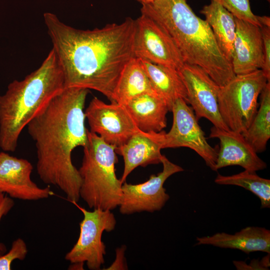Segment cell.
<instances>
[{
    "mask_svg": "<svg viewBox=\"0 0 270 270\" xmlns=\"http://www.w3.org/2000/svg\"><path fill=\"white\" fill-rule=\"evenodd\" d=\"M66 88L98 91L111 102L121 72L134 58V20L92 30L68 26L54 14H44Z\"/></svg>",
    "mask_w": 270,
    "mask_h": 270,
    "instance_id": "1",
    "label": "cell"
},
{
    "mask_svg": "<svg viewBox=\"0 0 270 270\" xmlns=\"http://www.w3.org/2000/svg\"><path fill=\"white\" fill-rule=\"evenodd\" d=\"M88 90L65 88L26 126L35 142L40 178L60 188L72 203L80 198L82 180L72 154L88 143L84 111Z\"/></svg>",
    "mask_w": 270,
    "mask_h": 270,
    "instance_id": "2",
    "label": "cell"
},
{
    "mask_svg": "<svg viewBox=\"0 0 270 270\" xmlns=\"http://www.w3.org/2000/svg\"><path fill=\"white\" fill-rule=\"evenodd\" d=\"M140 12L168 34L185 63L201 68L220 86L235 76L210 26L194 13L186 0H155L142 4Z\"/></svg>",
    "mask_w": 270,
    "mask_h": 270,
    "instance_id": "3",
    "label": "cell"
},
{
    "mask_svg": "<svg viewBox=\"0 0 270 270\" xmlns=\"http://www.w3.org/2000/svg\"><path fill=\"white\" fill-rule=\"evenodd\" d=\"M63 72L52 49L41 65L0 96V148L14 152L28 124L65 88Z\"/></svg>",
    "mask_w": 270,
    "mask_h": 270,
    "instance_id": "4",
    "label": "cell"
},
{
    "mask_svg": "<svg viewBox=\"0 0 270 270\" xmlns=\"http://www.w3.org/2000/svg\"><path fill=\"white\" fill-rule=\"evenodd\" d=\"M88 136L78 170L82 180L80 198L90 208L112 210L119 206L122 196V184L116 174V147L88 130Z\"/></svg>",
    "mask_w": 270,
    "mask_h": 270,
    "instance_id": "5",
    "label": "cell"
},
{
    "mask_svg": "<svg viewBox=\"0 0 270 270\" xmlns=\"http://www.w3.org/2000/svg\"><path fill=\"white\" fill-rule=\"evenodd\" d=\"M268 82L261 70L236 75L220 86L218 106L220 116L230 130L243 133L258 110V99Z\"/></svg>",
    "mask_w": 270,
    "mask_h": 270,
    "instance_id": "6",
    "label": "cell"
},
{
    "mask_svg": "<svg viewBox=\"0 0 270 270\" xmlns=\"http://www.w3.org/2000/svg\"><path fill=\"white\" fill-rule=\"evenodd\" d=\"M172 128L168 132H156L157 140L162 148L186 147L196 152L206 166L216 171L218 150L207 141L192 108L182 98L174 102Z\"/></svg>",
    "mask_w": 270,
    "mask_h": 270,
    "instance_id": "7",
    "label": "cell"
},
{
    "mask_svg": "<svg viewBox=\"0 0 270 270\" xmlns=\"http://www.w3.org/2000/svg\"><path fill=\"white\" fill-rule=\"evenodd\" d=\"M74 202L82 211L84 218L80 223L78 238L65 256L70 263L86 262L91 270H98L104 263L106 246L102 241L104 231L110 232L116 227V221L110 210L94 208L88 211Z\"/></svg>",
    "mask_w": 270,
    "mask_h": 270,
    "instance_id": "8",
    "label": "cell"
},
{
    "mask_svg": "<svg viewBox=\"0 0 270 270\" xmlns=\"http://www.w3.org/2000/svg\"><path fill=\"white\" fill-rule=\"evenodd\" d=\"M134 58L179 70L185 63L170 36L154 20L141 16L134 20Z\"/></svg>",
    "mask_w": 270,
    "mask_h": 270,
    "instance_id": "9",
    "label": "cell"
},
{
    "mask_svg": "<svg viewBox=\"0 0 270 270\" xmlns=\"http://www.w3.org/2000/svg\"><path fill=\"white\" fill-rule=\"evenodd\" d=\"M161 163L163 168L152 174L146 182L136 184L124 182L122 186V196L118 207L123 214L160 210L170 198L164 187L166 180L172 174L184 171L180 166L171 162L164 155Z\"/></svg>",
    "mask_w": 270,
    "mask_h": 270,
    "instance_id": "10",
    "label": "cell"
},
{
    "mask_svg": "<svg viewBox=\"0 0 270 270\" xmlns=\"http://www.w3.org/2000/svg\"><path fill=\"white\" fill-rule=\"evenodd\" d=\"M84 114L90 131L116 148L125 144L139 130L124 106L116 102L106 104L94 96Z\"/></svg>",
    "mask_w": 270,
    "mask_h": 270,
    "instance_id": "11",
    "label": "cell"
},
{
    "mask_svg": "<svg viewBox=\"0 0 270 270\" xmlns=\"http://www.w3.org/2000/svg\"><path fill=\"white\" fill-rule=\"evenodd\" d=\"M186 88L188 103L198 120L204 118L217 128L229 130L219 112L220 86L198 66L184 63L178 70Z\"/></svg>",
    "mask_w": 270,
    "mask_h": 270,
    "instance_id": "12",
    "label": "cell"
},
{
    "mask_svg": "<svg viewBox=\"0 0 270 270\" xmlns=\"http://www.w3.org/2000/svg\"><path fill=\"white\" fill-rule=\"evenodd\" d=\"M33 170L27 160L0 152V193L24 200H38L52 195L49 186L42 188L31 178Z\"/></svg>",
    "mask_w": 270,
    "mask_h": 270,
    "instance_id": "13",
    "label": "cell"
},
{
    "mask_svg": "<svg viewBox=\"0 0 270 270\" xmlns=\"http://www.w3.org/2000/svg\"><path fill=\"white\" fill-rule=\"evenodd\" d=\"M209 137L220 141L216 171L228 166H239L245 170L256 172L266 168L242 133L213 126Z\"/></svg>",
    "mask_w": 270,
    "mask_h": 270,
    "instance_id": "14",
    "label": "cell"
},
{
    "mask_svg": "<svg viewBox=\"0 0 270 270\" xmlns=\"http://www.w3.org/2000/svg\"><path fill=\"white\" fill-rule=\"evenodd\" d=\"M236 32L231 64L236 75L261 70L263 64V42L258 26L236 18Z\"/></svg>",
    "mask_w": 270,
    "mask_h": 270,
    "instance_id": "15",
    "label": "cell"
},
{
    "mask_svg": "<svg viewBox=\"0 0 270 270\" xmlns=\"http://www.w3.org/2000/svg\"><path fill=\"white\" fill-rule=\"evenodd\" d=\"M156 132H144L140 130L115 151L123 157L124 169L120 179L123 184L137 167L161 163L162 149L158 142Z\"/></svg>",
    "mask_w": 270,
    "mask_h": 270,
    "instance_id": "16",
    "label": "cell"
},
{
    "mask_svg": "<svg viewBox=\"0 0 270 270\" xmlns=\"http://www.w3.org/2000/svg\"><path fill=\"white\" fill-rule=\"evenodd\" d=\"M196 241L197 245L237 249L246 254L257 251L270 253V231L264 228L248 226L233 234L217 232L210 236L197 237Z\"/></svg>",
    "mask_w": 270,
    "mask_h": 270,
    "instance_id": "17",
    "label": "cell"
},
{
    "mask_svg": "<svg viewBox=\"0 0 270 270\" xmlns=\"http://www.w3.org/2000/svg\"><path fill=\"white\" fill-rule=\"evenodd\" d=\"M137 128L144 132H160L166 126L169 109L157 94L145 93L137 96L124 105Z\"/></svg>",
    "mask_w": 270,
    "mask_h": 270,
    "instance_id": "18",
    "label": "cell"
},
{
    "mask_svg": "<svg viewBox=\"0 0 270 270\" xmlns=\"http://www.w3.org/2000/svg\"><path fill=\"white\" fill-rule=\"evenodd\" d=\"M139 60L153 89L166 102L169 111L178 98H182L188 103L186 88L178 70Z\"/></svg>",
    "mask_w": 270,
    "mask_h": 270,
    "instance_id": "19",
    "label": "cell"
},
{
    "mask_svg": "<svg viewBox=\"0 0 270 270\" xmlns=\"http://www.w3.org/2000/svg\"><path fill=\"white\" fill-rule=\"evenodd\" d=\"M210 26L219 47L231 62L236 36V17L222 6L211 0L200 10Z\"/></svg>",
    "mask_w": 270,
    "mask_h": 270,
    "instance_id": "20",
    "label": "cell"
},
{
    "mask_svg": "<svg viewBox=\"0 0 270 270\" xmlns=\"http://www.w3.org/2000/svg\"><path fill=\"white\" fill-rule=\"evenodd\" d=\"M145 93L156 94L139 58H133L122 70L113 96V102L124 105Z\"/></svg>",
    "mask_w": 270,
    "mask_h": 270,
    "instance_id": "21",
    "label": "cell"
},
{
    "mask_svg": "<svg viewBox=\"0 0 270 270\" xmlns=\"http://www.w3.org/2000/svg\"><path fill=\"white\" fill-rule=\"evenodd\" d=\"M259 108L247 130L242 133L257 153L264 152L270 138V82L260 94Z\"/></svg>",
    "mask_w": 270,
    "mask_h": 270,
    "instance_id": "22",
    "label": "cell"
},
{
    "mask_svg": "<svg viewBox=\"0 0 270 270\" xmlns=\"http://www.w3.org/2000/svg\"><path fill=\"white\" fill-rule=\"evenodd\" d=\"M214 182L221 185L242 187L256 195L260 200V208H270V180L260 176L256 172L245 170L231 176L219 174Z\"/></svg>",
    "mask_w": 270,
    "mask_h": 270,
    "instance_id": "23",
    "label": "cell"
},
{
    "mask_svg": "<svg viewBox=\"0 0 270 270\" xmlns=\"http://www.w3.org/2000/svg\"><path fill=\"white\" fill-rule=\"evenodd\" d=\"M224 8L236 18L260 27L257 16L250 8V0H213Z\"/></svg>",
    "mask_w": 270,
    "mask_h": 270,
    "instance_id": "24",
    "label": "cell"
},
{
    "mask_svg": "<svg viewBox=\"0 0 270 270\" xmlns=\"http://www.w3.org/2000/svg\"><path fill=\"white\" fill-rule=\"evenodd\" d=\"M28 252L27 245L23 239L14 240L9 252L0 256V270H10L12 262L16 260H24Z\"/></svg>",
    "mask_w": 270,
    "mask_h": 270,
    "instance_id": "25",
    "label": "cell"
},
{
    "mask_svg": "<svg viewBox=\"0 0 270 270\" xmlns=\"http://www.w3.org/2000/svg\"><path fill=\"white\" fill-rule=\"evenodd\" d=\"M263 42V64L262 71L268 82H270V27H260Z\"/></svg>",
    "mask_w": 270,
    "mask_h": 270,
    "instance_id": "26",
    "label": "cell"
},
{
    "mask_svg": "<svg viewBox=\"0 0 270 270\" xmlns=\"http://www.w3.org/2000/svg\"><path fill=\"white\" fill-rule=\"evenodd\" d=\"M14 204V201L8 194L2 192L0 193V221L2 218L11 210ZM6 252V246L0 242V256Z\"/></svg>",
    "mask_w": 270,
    "mask_h": 270,
    "instance_id": "27",
    "label": "cell"
},
{
    "mask_svg": "<svg viewBox=\"0 0 270 270\" xmlns=\"http://www.w3.org/2000/svg\"><path fill=\"white\" fill-rule=\"evenodd\" d=\"M126 247L122 246L116 250V258L108 270H126V266L124 264V251Z\"/></svg>",
    "mask_w": 270,
    "mask_h": 270,
    "instance_id": "28",
    "label": "cell"
},
{
    "mask_svg": "<svg viewBox=\"0 0 270 270\" xmlns=\"http://www.w3.org/2000/svg\"><path fill=\"white\" fill-rule=\"evenodd\" d=\"M257 18L262 26H266L270 27V18L268 16H258ZM260 26V27H261Z\"/></svg>",
    "mask_w": 270,
    "mask_h": 270,
    "instance_id": "29",
    "label": "cell"
},
{
    "mask_svg": "<svg viewBox=\"0 0 270 270\" xmlns=\"http://www.w3.org/2000/svg\"><path fill=\"white\" fill-rule=\"evenodd\" d=\"M84 262H74L71 263V265L69 268L71 270H80V268L83 269Z\"/></svg>",
    "mask_w": 270,
    "mask_h": 270,
    "instance_id": "30",
    "label": "cell"
},
{
    "mask_svg": "<svg viewBox=\"0 0 270 270\" xmlns=\"http://www.w3.org/2000/svg\"><path fill=\"white\" fill-rule=\"evenodd\" d=\"M136 0L140 2L142 4H147L150 3L154 1L155 0Z\"/></svg>",
    "mask_w": 270,
    "mask_h": 270,
    "instance_id": "31",
    "label": "cell"
},
{
    "mask_svg": "<svg viewBox=\"0 0 270 270\" xmlns=\"http://www.w3.org/2000/svg\"><path fill=\"white\" fill-rule=\"evenodd\" d=\"M268 2H270V0H267Z\"/></svg>",
    "mask_w": 270,
    "mask_h": 270,
    "instance_id": "32",
    "label": "cell"
}]
</instances>
